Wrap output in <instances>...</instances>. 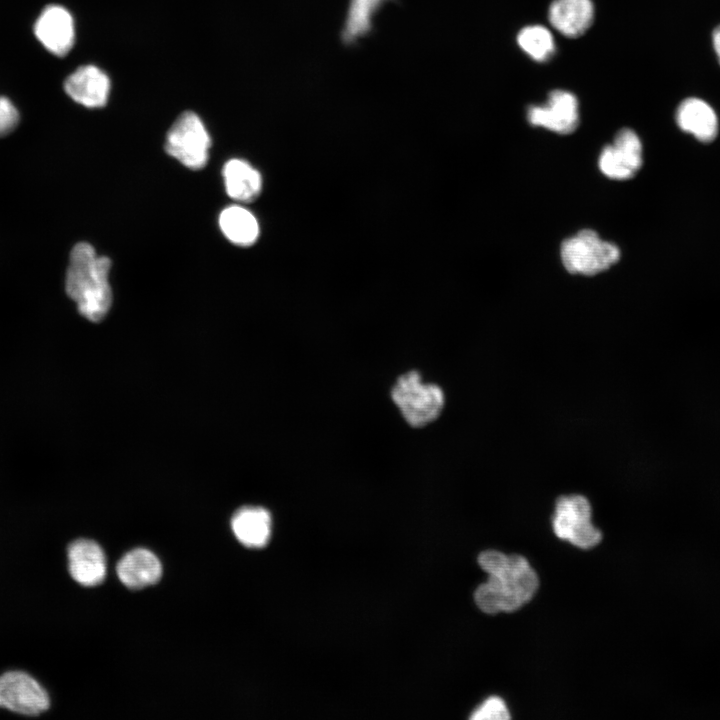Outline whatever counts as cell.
<instances>
[{"mask_svg": "<svg viewBox=\"0 0 720 720\" xmlns=\"http://www.w3.org/2000/svg\"><path fill=\"white\" fill-rule=\"evenodd\" d=\"M478 564L488 579L477 587L474 600L486 614L514 612L527 604L538 589V576L522 555L486 550L479 554Z\"/></svg>", "mask_w": 720, "mask_h": 720, "instance_id": "cell-1", "label": "cell"}, {"mask_svg": "<svg viewBox=\"0 0 720 720\" xmlns=\"http://www.w3.org/2000/svg\"><path fill=\"white\" fill-rule=\"evenodd\" d=\"M110 267V259L98 256L88 243H78L71 251L65 280L66 293L77 304L79 313L90 321H101L110 309Z\"/></svg>", "mask_w": 720, "mask_h": 720, "instance_id": "cell-2", "label": "cell"}, {"mask_svg": "<svg viewBox=\"0 0 720 720\" xmlns=\"http://www.w3.org/2000/svg\"><path fill=\"white\" fill-rule=\"evenodd\" d=\"M392 400L413 427L434 421L443 410L445 395L440 386L423 382L417 371L401 375L391 391Z\"/></svg>", "mask_w": 720, "mask_h": 720, "instance_id": "cell-3", "label": "cell"}, {"mask_svg": "<svg viewBox=\"0 0 720 720\" xmlns=\"http://www.w3.org/2000/svg\"><path fill=\"white\" fill-rule=\"evenodd\" d=\"M619 258V248L614 243L602 240L591 229L581 230L561 244L562 263L572 274H598L618 262Z\"/></svg>", "mask_w": 720, "mask_h": 720, "instance_id": "cell-4", "label": "cell"}, {"mask_svg": "<svg viewBox=\"0 0 720 720\" xmlns=\"http://www.w3.org/2000/svg\"><path fill=\"white\" fill-rule=\"evenodd\" d=\"M555 535L581 549H590L602 540L601 531L592 524V507L580 494L558 497L552 516Z\"/></svg>", "mask_w": 720, "mask_h": 720, "instance_id": "cell-5", "label": "cell"}, {"mask_svg": "<svg viewBox=\"0 0 720 720\" xmlns=\"http://www.w3.org/2000/svg\"><path fill=\"white\" fill-rule=\"evenodd\" d=\"M210 145V136L199 116L187 111L170 127L165 150L184 166L199 170L207 164Z\"/></svg>", "mask_w": 720, "mask_h": 720, "instance_id": "cell-6", "label": "cell"}, {"mask_svg": "<svg viewBox=\"0 0 720 720\" xmlns=\"http://www.w3.org/2000/svg\"><path fill=\"white\" fill-rule=\"evenodd\" d=\"M49 707L47 691L28 673L14 670L0 675V708L21 715L37 716Z\"/></svg>", "mask_w": 720, "mask_h": 720, "instance_id": "cell-7", "label": "cell"}, {"mask_svg": "<svg viewBox=\"0 0 720 720\" xmlns=\"http://www.w3.org/2000/svg\"><path fill=\"white\" fill-rule=\"evenodd\" d=\"M527 120L532 126L543 127L567 135L579 124L578 100L569 91L556 89L549 93L544 105H530Z\"/></svg>", "mask_w": 720, "mask_h": 720, "instance_id": "cell-8", "label": "cell"}, {"mask_svg": "<svg viewBox=\"0 0 720 720\" xmlns=\"http://www.w3.org/2000/svg\"><path fill=\"white\" fill-rule=\"evenodd\" d=\"M642 166V144L629 128L617 132L611 145H606L599 157V168L608 178H632Z\"/></svg>", "mask_w": 720, "mask_h": 720, "instance_id": "cell-9", "label": "cell"}, {"mask_svg": "<svg viewBox=\"0 0 720 720\" xmlns=\"http://www.w3.org/2000/svg\"><path fill=\"white\" fill-rule=\"evenodd\" d=\"M34 32L42 45L57 56L66 55L74 42V22L64 7H46L35 22Z\"/></svg>", "mask_w": 720, "mask_h": 720, "instance_id": "cell-10", "label": "cell"}, {"mask_svg": "<svg viewBox=\"0 0 720 720\" xmlns=\"http://www.w3.org/2000/svg\"><path fill=\"white\" fill-rule=\"evenodd\" d=\"M68 571L78 584L96 586L106 576V559L102 548L95 541L78 539L67 549Z\"/></svg>", "mask_w": 720, "mask_h": 720, "instance_id": "cell-11", "label": "cell"}, {"mask_svg": "<svg viewBox=\"0 0 720 720\" xmlns=\"http://www.w3.org/2000/svg\"><path fill=\"white\" fill-rule=\"evenodd\" d=\"M64 89L75 102L86 107L96 108L106 104L110 81L98 67L85 65L66 78Z\"/></svg>", "mask_w": 720, "mask_h": 720, "instance_id": "cell-12", "label": "cell"}, {"mask_svg": "<svg viewBox=\"0 0 720 720\" xmlns=\"http://www.w3.org/2000/svg\"><path fill=\"white\" fill-rule=\"evenodd\" d=\"M594 5L591 0H553L548 9L551 26L562 35L577 38L592 25Z\"/></svg>", "mask_w": 720, "mask_h": 720, "instance_id": "cell-13", "label": "cell"}, {"mask_svg": "<svg viewBox=\"0 0 720 720\" xmlns=\"http://www.w3.org/2000/svg\"><path fill=\"white\" fill-rule=\"evenodd\" d=\"M116 572L126 587L140 589L159 581L162 566L154 553L144 548H137L120 559Z\"/></svg>", "mask_w": 720, "mask_h": 720, "instance_id": "cell-14", "label": "cell"}, {"mask_svg": "<svg viewBox=\"0 0 720 720\" xmlns=\"http://www.w3.org/2000/svg\"><path fill=\"white\" fill-rule=\"evenodd\" d=\"M676 122L685 132L701 142L712 141L718 132V119L713 108L699 98H687L676 111Z\"/></svg>", "mask_w": 720, "mask_h": 720, "instance_id": "cell-15", "label": "cell"}, {"mask_svg": "<svg viewBox=\"0 0 720 720\" xmlns=\"http://www.w3.org/2000/svg\"><path fill=\"white\" fill-rule=\"evenodd\" d=\"M272 519L262 507H244L232 517L231 527L240 543L250 548L264 547L271 536Z\"/></svg>", "mask_w": 720, "mask_h": 720, "instance_id": "cell-16", "label": "cell"}, {"mask_svg": "<svg viewBox=\"0 0 720 720\" xmlns=\"http://www.w3.org/2000/svg\"><path fill=\"white\" fill-rule=\"evenodd\" d=\"M223 177L226 192L234 200L249 202L261 192L260 173L244 160H229L223 168Z\"/></svg>", "mask_w": 720, "mask_h": 720, "instance_id": "cell-17", "label": "cell"}, {"mask_svg": "<svg viewBox=\"0 0 720 720\" xmlns=\"http://www.w3.org/2000/svg\"><path fill=\"white\" fill-rule=\"evenodd\" d=\"M219 225L226 238L238 246L252 245L259 235L256 218L241 206L225 208L219 216Z\"/></svg>", "mask_w": 720, "mask_h": 720, "instance_id": "cell-18", "label": "cell"}, {"mask_svg": "<svg viewBox=\"0 0 720 720\" xmlns=\"http://www.w3.org/2000/svg\"><path fill=\"white\" fill-rule=\"evenodd\" d=\"M519 47L537 62L548 61L555 52L552 33L542 25H529L522 28L517 35Z\"/></svg>", "mask_w": 720, "mask_h": 720, "instance_id": "cell-19", "label": "cell"}, {"mask_svg": "<svg viewBox=\"0 0 720 720\" xmlns=\"http://www.w3.org/2000/svg\"><path fill=\"white\" fill-rule=\"evenodd\" d=\"M383 0H351L343 31V38L351 42L366 34L371 27V19Z\"/></svg>", "mask_w": 720, "mask_h": 720, "instance_id": "cell-20", "label": "cell"}, {"mask_svg": "<svg viewBox=\"0 0 720 720\" xmlns=\"http://www.w3.org/2000/svg\"><path fill=\"white\" fill-rule=\"evenodd\" d=\"M509 710L502 698L490 696L482 702L471 714L473 720H507L510 719Z\"/></svg>", "mask_w": 720, "mask_h": 720, "instance_id": "cell-21", "label": "cell"}, {"mask_svg": "<svg viewBox=\"0 0 720 720\" xmlns=\"http://www.w3.org/2000/svg\"><path fill=\"white\" fill-rule=\"evenodd\" d=\"M19 120V113L14 104L8 98L0 96V138L13 132Z\"/></svg>", "mask_w": 720, "mask_h": 720, "instance_id": "cell-22", "label": "cell"}, {"mask_svg": "<svg viewBox=\"0 0 720 720\" xmlns=\"http://www.w3.org/2000/svg\"><path fill=\"white\" fill-rule=\"evenodd\" d=\"M713 46L720 63V25L713 31Z\"/></svg>", "mask_w": 720, "mask_h": 720, "instance_id": "cell-23", "label": "cell"}]
</instances>
